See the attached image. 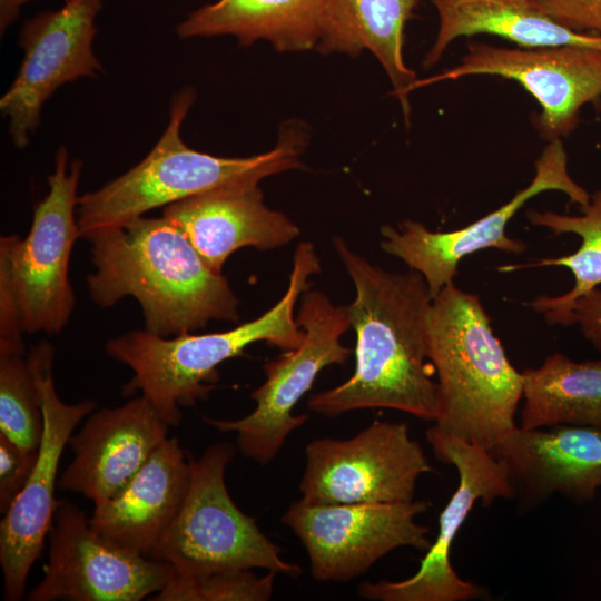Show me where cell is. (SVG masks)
<instances>
[{"label": "cell", "instance_id": "17", "mask_svg": "<svg viewBox=\"0 0 601 601\" xmlns=\"http://www.w3.org/2000/svg\"><path fill=\"white\" fill-rule=\"evenodd\" d=\"M169 425L139 395L116 407L90 413L68 444L73 460L58 480L65 491L101 504L120 491L167 439Z\"/></svg>", "mask_w": 601, "mask_h": 601}, {"label": "cell", "instance_id": "5", "mask_svg": "<svg viewBox=\"0 0 601 601\" xmlns=\"http://www.w3.org/2000/svg\"><path fill=\"white\" fill-rule=\"evenodd\" d=\"M194 93H178L168 125L150 152L125 174L78 198L77 221L81 238L121 226L147 211L227 186L258 184L262 179L298 167L302 136L289 127L272 150L240 158L218 157L188 147L180 136Z\"/></svg>", "mask_w": 601, "mask_h": 601}, {"label": "cell", "instance_id": "18", "mask_svg": "<svg viewBox=\"0 0 601 601\" xmlns=\"http://www.w3.org/2000/svg\"><path fill=\"white\" fill-rule=\"evenodd\" d=\"M492 453L506 466L515 497L526 505L551 495L583 503L601 487V430L558 425L516 427Z\"/></svg>", "mask_w": 601, "mask_h": 601}, {"label": "cell", "instance_id": "21", "mask_svg": "<svg viewBox=\"0 0 601 601\" xmlns=\"http://www.w3.org/2000/svg\"><path fill=\"white\" fill-rule=\"evenodd\" d=\"M417 0H323L318 49L351 56L370 50L384 68L408 119L416 73L403 60V31Z\"/></svg>", "mask_w": 601, "mask_h": 601}, {"label": "cell", "instance_id": "6", "mask_svg": "<svg viewBox=\"0 0 601 601\" xmlns=\"http://www.w3.org/2000/svg\"><path fill=\"white\" fill-rule=\"evenodd\" d=\"M234 456L235 447L227 442L208 446L199 459L189 454L186 496L148 558L170 564L187 578L254 569L299 575L302 568L286 562L256 520L229 495L225 472Z\"/></svg>", "mask_w": 601, "mask_h": 601}, {"label": "cell", "instance_id": "1", "mask_svg": "<svg viewBox=\"0 0 601 601\" xmlns=\"http://www.w3.org/2000/svg\"><path fill=\"white\" fill-rule=\"evenodd\" d=\"M333 245L355 287L345 306L356 333L355 371L344 383L309 397L307 406L335 417L390 408L435 421L437 384L427 356L426 316L432 302L423 276L371 264L338 236Z\"/></svg>", "mask_w": 601, "mask_h": 601}, {"label": "cell", "instance_id": "28", "mask_svg": "<svg viewBox=\"0 0 601 601\" xmlns=\"http://www.w3.org/2000/svg\"><path fill=\"white\" fill-rule=\"evenodd\" d=\"M38 450L27 451L0 433V512L4 514L27 484Z\"/></svg>", "mask_w": 601, "mask_h": 601}, {"label": "cell", "instance_id": "31", "mask_svg": "<svg viewBox=\"0 0 601 601\" xmlns=\"http://www.w3.org/2000/svg\"><path fill=\"white\" fill-rule=\"evenodd\" d=\"M30 0H0V29L6 30L18 17L22 4ZM67 1V0H63Z\"/></svg>", "mask_w": 601, "mask_h": 601}, {"label": "cell", "instance_id": "27", "mask_svg": "<svg viewBox=\"0 0 601 601\" xmlns=\"http://www.w3.org/2000/svg\"><path fill=\"white\" fill-rule=\"evenodd\" d=\"M276 573L259 577L253 570L218 572L198 578L176 573L154 601H266L274 590Z\"/></svg>", "mask_w": 601, "mask_h": 601}, {"label": "cell", "instance_id": "14", "mask_svg": "<svg viewBox=\"0 0 601 601\" xmlns=\"http://www.w3.org/2000/svg\"><path fill=\"white\" fill-rule=\"evenodd\" d=\"M548 190L564 193L581 208L591 199L589 193L571 177L561 139L549 141L535 161L531 183L500 208L452 231H431L422 223L411 219L402 221L398 227L385 225L381 228V248L420 273L433 298L442 288L453 284L459 263L465 256L486 248L522 253L525 244L509 237L506 226L529 199Z\"/></svg>", "mask_w": 601, "mask_h": 601}, {"label": "cell", "instance_id": "20", "mask_svg": "<svg viewBox=\"0 0 601 601\" xmlns=\"http://www.w3.org/2000/svg\"><path fill=\"white\" fill-rule=\"evenodd\" d=\"M189 479V454L176 437H167L120 491L95 506L90 525L109 542L148 558L178 514Z\"/></svg>", "mask_w": 601, "mask_h": 601}, {"label": "cell", "instance_id": "26", "mask_svg": "<svg viewBox=\"0 0 601 601\" xmlns=\"http://www.w3.org/2000/svg\"><path fill=\"white\" fill-rule=\"evenodd\" d=\"M43 430L39 393L22 347H0V433L37 451Z\"/></svg>", "mask_w": 601, "mask_h": 601}, {"label": "cell", "instance_id": "16", "mask_svg": "<svg viewBox=\"0 0 601 601\" xmlns=\"http://www.w3.org/2000/svg\"><path fill=\"white\" fill-rule=\"evenodd\" d=\"M63 2L58 10L36 14L21 28L22 63L0 99L1 114L9 119V134L18 148L28 145L42 106L60 86L102 72L92 48L101 1Z\"/></svg>", "mask_w": 601, "mask_h": 601}, {"label": "cell", "instance_id": "19", "mask_svg": "<svg viewBox=\"0 0 601 601\" xmlns=\"http://www.w3.org/2000/svg\"><path fill=\"white\" fill-rule=\"evenodd\" d=\"M162 216L218 274L235 250L278 248L300 234L285 214L266 206L258 184L227 186L176 201L164 207Z\"/></svg>", "mask_w": 601, "mask_h": 601}, {"label": "cell", "instance_id": "13", "mask_svg": "<svg viewBox=\"0 0 601 601\" xmlns=\"http://www.w3.org/2000/svg\"><path fill=\"white\" fill-rule=\"evenodd\" d=\"M42 581L30 601H140L159 592L175 569L99 535L72 502L57 501Z\"/></svg>", "mask_w": 601, "mask_h": 601}, {"label": "cell", "instance_id": "22", "mask_svg": "<svg viewBox=\"0 0 601 601\" xmlns=\"http://www.w3.org/2000/svg\"><path fill=\"white\" fill-rule=\"evenodd\" d=\"M439 30L423 65H435L459 37L494 35L523 48L581 46L601 50V36L573 31L550 17L538 0H428Z\"/></svg>", "mask_w": 601, "mask_h": 601}, {"label": "cell", "instance_id": "12", "mask_svg": "<svg viewBox=\"0 0 601 601\" xmlns=\"http://www.w3.org/2000/svg\"><path fill=\"white\" fill-rule=\"evenodd\" d=\"M425 501L368 504H309L298 500L282 516L300 540L318 581L346 582L402 546L427 551L430 529L415 519Z\"/></svg>", "mask_w": 601, "mask_h": 601}, {"label": "cell", "instance_id": "10", "mask_svg": "<svg viewBox=\"0 0 601 601\" xmlns=\"http://www.w3.org/2000/svg\"><path fill=\"white\" fill-rule=\"evenodd\" d=\"M426 439L439 461L453 465L459 485L442 510L439 531L416 573L401 581L364 582L362 598L378 601H467L481 598L483 589L463 580L451 564L450 552L457 532L476 501L489 506L496 499H514L505 464L490 450L434 425Z\"/></svg>", "mask_w": 601, "mask_h": 601}, {"label": "cell", "instance_id": "25", "mask_svg": "<svg viewBox=\"0 0 601 601\" xmlns=\"http://www.w3.org/2000/svg\"><path fill=\"white\" fill-rule=\"evenodd\" d=\"M582 215L571 216L551 210L530 209L526 217L531 224L551 229L554 234H575L582 238L580 248L570 255L544 258L523 265H504L500 272L506 273L524 267L564 266L574 276L572 289L561 296H540L529 303L544 315L549 324L569 325L570 308L581 295L601 284V189L595 191L590 203L582 207Z\"/></svg>", "mask_w": 601, "mask_h": 601}, {"label": "cell", "instance_id": "8", "mask_svg": "<svg viewBox=\"0 0 601 601\" xmlns=\"http://www.w3.org/2000/svg\"><path fill=\"white\" fill-rule=\"evenodd\" d=\"M296 319L304 331L303 342L264 364L265 381L250 394L254 411L238 420L204 417L220 432L236 433L240 453L262 465L269 463L289 434L308 420L307 414L294 415L293 410L319 372L345 364L352 353L341 343L351 327L345 306H335L324 293L305 292Z\"/></svg>", "mask_w": 601, "mask_h": 601}, {"label": "cell", "instance_id": "4", "mask_svg": "<svg viewBox=\"0 0 601 601\" xmlns=\"http://www.w3.org/2000/svg\"><path fill=\"white\" fill-rule=\"evenodd\" d=\"M427 356L437 375L434 426L491 452L516 427L523 375L495 336L480 297L450 284L426 316Z\"/></svg>", "mask_w": 601, "mask_h": 601}, {"label": "cell", "instance_id": "30", "mask_svg": "<svg viewBox=\"0 0 601 601\" xmlns=\"http://www.w3.org/2000/svg\"><path fill=\"white\" fill-rule=\"evenodd\" d=\"M578 324L583 336L601 353V290L581 295L570 308L569 325Z\"/></svg>", "mask_w": 601, "mask_h": 601}, {"label": "cell", "instance_id": "7", "mask_svg": "<svg viewBox=\"0 0 601 601\" xmlns=\"http://www.w3.org/2000/svg\"><path fill=\"white\" fill-rule=\"evenodd\" d=\"M82 164L68 165L60 147L48 176V194L35 208L29 233L0 239V269L11 284L23 333L59 334L68 324L76 298L69 279L70 255L80 238L77 221Z\"/></svg>", "mask_w": 601, "mask_h": 601}, {"label": "cell", "instance_id": "9", "mask_svg": "<svg viewBox=\"0 0 601 601\" xmlns=\"http://www.w3.org/2000/svg\"><path fill=\"white\" fill-rule=\"evenodd\" d=\"M305 457L299 491L309 504L411 502L433 470L406 423L380 420L351 439L309 442Z\"/></svg>", "mask_w": 601, "mask_h": 601}, {"label": "cell", "instance_id": "23", "mask_svg": "<svg viewBox=\"0 0 601 601\" xmlns=\"http://www.w3.org/2000/svg\"><path fill=\"white\" fill-rule=\"evenodd\" d=\"M323 0H218L177 27L181 39L231 35L248 46L259 39L278 51L317 47Z\"/></svg>", "mask_w": 601, "mask_h": 601}, {"label": "cell", "instance_id": "3", "mask_svg": "<svg viewBox=\"0 0 601 601\" xmlns=\"http://www.w3.org/2000/svg\"><path fill=\"white\" fill-rule=\"evenodd\" d=\"M319 272L314 245L302 242L294 253L284 296L259 317L225 332L161 337L136 329L110 338L107 354L134 372L124 394L140 391L169 426L179 425L180 407L208 398L218 381L217 367L225 361L243 355L256 342L283 351L302 344L304 331L294 308L299 295L309 289L311 276Z\"/></svg>", "mask_w": 601, "mask_h": 601}, {"label": "cell", "instance_id": "29", "mask_svg": "<svg viewBox=\"0 0 601 601\" xmlns=\"http://www.w3.org/2000/svg\"><path fill=\"white\" fill-rule=\"evenodd\" d=\"M560 24L582 33L601 36V0H538Z\"/></svg>", "mask_w": 601, "mask_h": 601}, {"label": "cell", "instance_id": "15", "mask_svg": "<svg viewBox=\"0 0 601 601\" xmlns=\"http://www.w3.org/2000/svg\"><path fill=\"white\" fill-rule=\"evenodd\" d=\"M467 76H497L521 85L541 106L535 126L546 140L568 136L581 108L601 97V50L581 46L504 48L472 43L460 62L413 90Z\"/></svg>", "mask_w": 601, "mask_h": 601}, {"label": "cell", "instance_id": "24", "mask_svg": "<svg viewBox=\"0 0 601 601\" xmlns=\"http://www.w3.org/2000/svg\"><path fill=\"white\" fill-rule=\"evenodd\" d=\"M522 375L524 404L519 427L572 425L601 430V359L574 362L554 353Z\"/></svg>", "mask_w": 601, "mask_h": 601}, {"label": "cell", "instance_id": "2", "mask_svg": "<svg viewBox=\"0 0 601 601\" xmlns=\"http://www.w3.org/2000/svg\"><path fill=\"white\" fill-rule=\"evenodd\" d=\"M85 239L95 266L87 285L98 306L134 297L145 331L161 337L195 333L211 321H239L240 302L228 279L213 272L166 217L142 216Z\"/></svg>", "mask_w": 601, "mask_h": 601}, {"label": "cell", "instance_id": "11", "mask_svg": "<svg viewBox=\"0 0 601 601\" xmlns=\"http://www.w3.org/2000/svg\"><path fill=\"white\" fill-rule=\"evenodd\" d=\"M53 346L47 341L32 345L28 353L42 408L43 430L31 475L0 523V564L3 597L8 601L23 597L28 573L50 531L62 451L76 426L96 408L91 400L67 404L59 397L53 381Z\"/></svg>", "mask_w": 601, "mask_h": 601}]
</instances>
